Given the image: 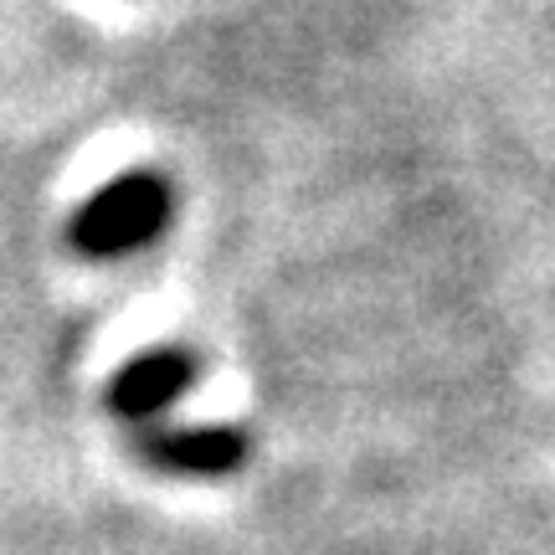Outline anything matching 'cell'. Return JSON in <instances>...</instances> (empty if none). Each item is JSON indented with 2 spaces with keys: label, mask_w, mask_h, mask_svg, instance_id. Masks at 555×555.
<instances>
[{
  "label": "cell",
  "mask_w": 555,
  "mask_h": 555,
  "mask_svg": "<svg viewBox=\"0 0 555 555\" xmlns=\"http://www.w3.org/2000/svg\"><path fill=\"white\" fill-rule=\"evenodd\" d=\"M165 227H170V185L150 170H129V176H114L99 196H88L73 211L67 242L82 258L114 262L150 247Z\"/></svg>",
  "instance_id": "obj_1"
},
{
  "label": "cell",
  "mask_w": 555,
  "mask_h": 555,
  "mask_svg": "<svg viewBox=\"0 0 555 555\" xmlns=\"http://www.w3.org/2000/svg\"><path fill=\"white\" fill-rule=\"evenodd\" d=\"M134 448L144 463H155L165 474L180 478H227L237 474L253 442L242 427H227V422H211V427H139Z\"/></svg>",
  "instance_id": "obj_2"
},
{
  "label": "cell",
  "mask_w": 555,
  "mask_h": 555,
  "mask_svg": "<svg viewBox=\"0 0 555 555\" xmlns=\"http://www.w3.org/2000/svg\"><path fill=\"white\" fill-rule=\"evenodd\" d=\"M191 380H196V356L185 345H155L108 380V412L119 422L150 427L165 406H176L191 391Z\"/></svg>",
  "instance_id": "obj_3"
}]
</instances>
